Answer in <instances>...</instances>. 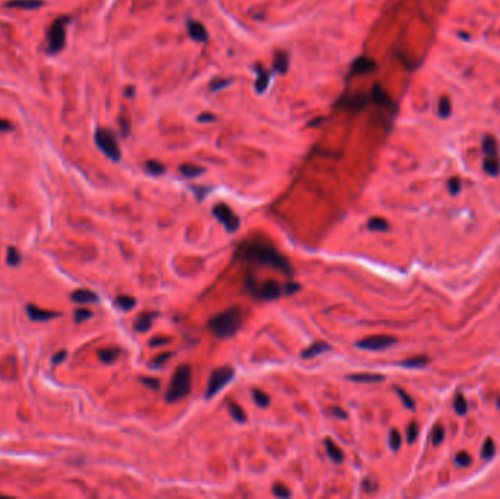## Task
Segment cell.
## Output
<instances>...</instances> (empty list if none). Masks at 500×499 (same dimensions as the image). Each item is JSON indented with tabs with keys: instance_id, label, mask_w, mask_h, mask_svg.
Listing matches in <instances>:
<instances>
[{
	"instance_id": "obj_1",
	"label": "cell",
	"mask_w": 500,
	"mask_h": 499,
	"mask_svg": "<svg viewBox=\"0 0 500 499\" xmlns=\"http://www.w3.org/2000/svg\"><path fill=\"white\" fill-rule=\"evenodd\" d=\"M243 256L246 259H253V261L260 262V264L270 265V267L280 269L286 274H292V269L290 267L288 261L270 245H265V243L248 245V248L243 250Z\"/></svg>"
},
{
	"instance_id": "obj_2",
	"label": "cell",
	"mask_w": 500,
	"mask_h": 499,
	"mask_svg": "<svg viewBox=\"0 0 500 499\" xmlns=\"http://www.w3.org/2000/svg\"><path fill=\"white\" fill-rule=\"evenodd\" d=\"M242 325V309L231 307L210 319L208 326L212 332L220 338L232 337Z\"/></svg>"
},
{
	"instance_id": "obj_3",
	"label": "cell",
	"mask_w": 500,
	"mask_h": 499,
	"mask_svg": "<svg viewBox=\"0 0 500 499\" xmlns=\"http://www.w3.org/2000/svg\"><path fill=\"white\" fill-rule=\"evenodd\" d=\"M190 385H192V367L189 365H180L176 369L172 378V382L166 394V400L168 403L178 401L180 398L189 394Z\"/></svg>"
},
{
	"instance_id": "obj_4",
	"label": "cell",
	"mask_w": 500,
	"mask_h": 499,
	"mask_svg": "<svg viewBox=\"0 0 500 499\" xmlns=\"http://www.w3.org/2000/svg\"><path fill=\"white\" fill-rule=\"evenodd\" d=\"M66 22L68 18H58L56 20L47 34V50L48 53H58L63 46H64V40H66Z\"/></svg>"
},
{
	"instance_id": "obj_5",
	"label": "cell",
	"mask_w": 500,
	"mask_h": 499,
	"mask_svg": "<svg viewBox=\"0 0 500 499\" xmlns=\"http://www.w3.org/2000/svg\"><path fill=\"white\" fill-rule=\"evenodd\" d=\"M96 142L98 145V148L106 154L108 158H112L113 161L120 160L122 153L116 139V135L108 131V129H98L96 132Z\"/></svg>"
},
{
	"instance_id": "obj_6",
	"label": "cell",
	"mask_w": 500,
	"mask_h": 499,
	"mask_svg": "<svg viewBox=\"0 0 500 499\" xmlns=\"http://www.w3.org/2000/svg\"><path fill=\"white\" fill-rule=\"evenodd\" d=\"M234 376V370L230 366H222L215 369L211 373L210 382H208V388H206V398H211L214 395H216L226 385L230 382Z\"/></svg>"
},
{
	"instance_id": "obj_7",
	"label": "cell",
	"mask_w": 500,
	"mask_h": 499,
	"mask_svg": "<svg viewBox=\"0 0 500 499\" xmlns=\"http://www.w3.org/2000/svg\"><path fill=\"white\" fill-rule=\"evenodd\" d=\"M214 215L218 218V221L221 224H224V227L227 229L228 231H236L238 227H240V220L238 217L234 214V211L231 210L228 205L226 204H218L214 207Z\"/></svg>"
},
{
	"instance_id": "obj_8",
	"label": "cell",
	"mask_w": 500,
	"mask_h": 499,
	"mask_svg": "<svg viewBox=\"0 0 500 499\" xmlns=\"http://www.w3.org/2000/svg\"><path fill=\"white\" fill-rule=\"evenodd\" d=\"M395 343H396V338L390 337V335H372V337H367L364 340L358 341L357 347L363 348V350L379 351V350H385V348L390 347Z\"/></svg>"
},
{
	"instance_id": "obj_9",
	"label": "cell",
	"mask_w": 500,
	"mask_h": 499,
	"mask_svg": "<svg viewBox=\"0 0 500 499\" xmlns=\"http://www.w3.org/2000/svg\"><path fill=\"white\" fill-rule=\"evenodd\" d=\"M281 286L276 283V281H274V280H270V281H266L265 284H262V287L259 288V297H262V299H265V300H274V299H276V297H280V294H281Z\"/></svg>"
},
{
	"instance_id": "obj_10",
	"label": "cell",
	"mask_w": 500,
	"mask_h": 499,
	"mask_svg": "<svg viewBox=\"0 0 500 499\" xmlns=\"http://www.w3.org/2000/svg\"><path fill=\"white\" fill-rule=\"evenodd\" d=\"M188 31H189L190 39L198 41V43H205L208 40V31H206V28L200 22H198V21H189L188 22Z\"/></svg>"
},
{
	"instance_id": "obj_11",
	"label": "cell",
	"mask_w": 500,
	"mask_h": 499,
	"mask_svg": "<svg viewBox=\"0 0 500 499\" xmlns=\"http://www.w3.org/2000/svg\"><path fill=\"white\" fill-rule=\"evenodd\" d=\"M374 69H376V63L368 58L356 59L354 63H352V66H351V72L357 74V75H360V74H368V72H372Z\"/></svg>"
},
{
	"instance_id": "obj_12",
	"label": "cell",
	"mask_w": 500,
	"mask_h": 499,
	"mask_svg": "<svg viewBox=\"0 0 500 499\" xmlns=\"http://www.w3.org/2000/svg\"><path fill=\"white\" fill-rule=\"evenodd\" d=\"M254 71H256V84H254V88H256V93L262 94L266 91L268 85H270V74L262 68V66H254Z\"/></svg>"
},
{
	"instance_id": "obj_13",
	"label": "cell",
	"mask_w": 500,
	"mask_h": 499,
	"mask_svg": "<svg viewBox=\"0 0 500 499\" xmlns=\"http://www.w3.org/2000/svg\"><path fill=\"white\" fill-rule=\"evenodd\" d=\"M482 169L484 172L493 177L500 174V158L499 155H486V160L482 161Z\"/></svg>"
},
{
	"instance_id": "obj_14",
	"label": "cell",
	"mask_w": 500,
	"mask_h": 499,
	"mask_svg": "<svg viewBox=\"0 0 500 499\" xmlns=\"http://www.w3.org/2000/svg\"><path fill=\"white\" fill-rule=\"evenodd\" d=\"M72 300L78 302V303H94L98 300V296L96 293H92L91 290L79 288V290L72 293Z\"/></svg>"
},
{
	"instance_id": "obj_15",
	"label": "cell",
	"mask_w": 500,
	"mask_h": 499,
	"mask_svg": "<svg viewBox=\"0 0 500 499\" xmlns=\"http://www.w3.org/2000/svg\"><path fill=\"white\" fill-rule=\"evenodd\" d=\"M28 315L34 321H48L52 318H56L58 313H56V312H48V310H42L40 307L30 305L28 306Z\"/></svg>"
},
{
	"instance_id": "obj_16",
	"label": "cell",
	"mask_w": 500,
	"mask_h": 499,
	"mask_svg": "<svg viewBox=\"0 0 500 499\" xmlns=\"http://www.w3.org/2000/svg\"><path fill=\"white\" fill-rule=\"evenodd\" d=\"M372 98L373 101L378 104V106H382V107H388V106H392V100L390 97L388 96L385 90L379 85H374L373 91H372Z\"/></svg>"
},
{
	"instance_id": "obj_17",
	"label": "cell",
	"mask_w": 500,
	"mask_h": 499,
	"mask_svg": "<svg viewBox=\"0 0 500 499\" xmlns=\"http://www.w3.org/2000/svg\"><path fill=\"white\" fill-rule=\"evenodd\" d=\"M288 55L286 52H276L274 56V69L278 74H286L288 71Z\"/></svg>"
},
{
	"instance_id": "obj_18",
	"label": "cell",
	"mask_w": 500,
	"mask_h": 499,
	"mask_svg": "<svg viewBox=\"0 0 500 499\" xmlns=\"http://www.w3.org/2000/svg\"><path fill=\"white\" fill-rule=\"evenodd\" d=\"M155 318V313H148L144 312L138 316V319L135 321V329L139 332H145L148 331L151 325H152V319Z\"/></svg>"
},
{
	"instance_id": "obj_19",
	"label": "cell",
	"mask_w": 500,
	"mask_h": 499,
	"mask_svg": "<svg viewBox=\"0 0 500 499\" xmlns=\"http://www.w3.org/2000/svg\"><path fill=\"white\" fill-rule=\"evenodd\" d=\"M482 151L486 155H499V145L494 136L492 135H486L482 139Z\"/></svg>"
},
{
	"instance_id": "obj_20",
	"label": "cell",
	"mask_w": 500,
	"mask_h": 499,
	"mask_svg": "<svg viewBox=\"0 0 500 499\" xmlns=\"http://www.w3.org/2000/svg\"><path fill=\"white\" fill-rule=\"evenodd\" d=\"M325 446H326V451L328 454H329V457L335 461V462H341V461L344 460V454H342V451L338 448V445L332 441V439H326V441H325Z\"/></svg>"
},
{
	"instance_id": "obj_21",
	"label": "cell",
	"mask_w": 500,
	"mask_h": 499,
	"mask_svg": "<svg viewBox=\"0 0 500 499\" xmlns=\"http://www.w3.org/2000/svg\"><path fill=\"white\" fill-rule=\"evenodd\" d=\"M326 350H329V346H328L326 343H316V344H312L310 347H308L302 353V356L304 359H312V357H314V356H318V354H320V353H324Z\"/></svg>"
},
{
	"instance_id": "obj_22",
	"label": "cell",
	"mask_w": 500,
	"mask_h": 499,
	"mask_svg": "<svg viewBox=\"0 0 500 499\" xmlns=\"http://www.w3.org/2000/svg\"><path fill=\"white\" fill-rule=\"evenodd\" d=\"M42 5V0H12L6 6L9 8H20V9H36Z\"/></svg>"
},
{
	"instance_id": "obj_23",
	"label": "cell",
	"mask_w": 500,
	"mask_h": 499,
	"mask_svg": "<svg viewBox=\"0 0 500 499\" xmlns=\"http://www.w3.org/2000/svg\"><path fill=\"white\" fill-rule=\"evenodd\" d=\"M118 354H120L118 348H104V350L98 351V356H100L101 362H104V363H113V362H116V359L118 357Z\"/></svg>"
},
{
	"instance_id": "obj_24",
	"label": "cell",
	"mask_w": 500,
	"mask_h": 499,
	"mask_svg": "<svg viewBox=\"0 0 500 499\" xmlns=\"http://www.w3.org/2000/svg\"><path fill=\"white\" fill-rule=\"evenodd\" d=\"M350 379L356 382H379L384 379V376L374 373H360V375H350Z\"/></svg>"
},
{
	"instance_id": "obj_25",
	"label": "cell",
	"mask_w": 500,
	"mask_h": 499,
	"mask_svg": "<svg viewBox=\"0 0 500 499\" xmlns=\"http://www.w3.org/2000/svg\"><path fill=\"white\" fill-rule=\"evenodd\" d=\"M366 103H367V98L363 94L352 96L351 98H348L346 101H344V104H346L348 109H363L366 106Z\"/></svg>"
},
{
	"instance_id": "obj_26",
	"label": "cell",
	"mask_w": 500,
	"mask_h": 499,
	"mask_svg": "<svg viewBox=\"0 0 500 499\" xmlns=\"http://www.w3.org/2000/svg\"><path fill=\"white\" fill-rule=\"evenodd\" d=\"M438 112H439V116L443 117V119H448L450 116V113H452V106H450V100L448 97H442L439 100Z\"/></svg>"
},
{
	"instance_id": "obj_27",
	"label": "cell",
	"mask_w": 500,
	"mask_h": 499,
	"mask_svg": "<svg viewBox=\"0 0 500 499\" xmlns=\"http://www.w3.org/2000/svg\"><path fill=\"white\" fill-rule=\"evenodd\" d=\"M204 172L205 170L202 167H198V166H193V164H184V166L180 167V173L183 174L184 177H196Z\"/></svg>"
},
{
	"instance_id": "obj_28",
	"label": "cell",
	"mask_w": 500,
	"mask_h": 499,
	"mask_svg": "<svg viewBox=\"0 0 500 499\" xmlns=\"http://www.w3.org/2000/svg\"><path fill=\"white\" fill-rule=\"evenodd\" d=\"M368 229L370 230H379V231H385V230H388V221L386 220H384V218H380V217H373V218H370V221H368Z\"/></svg>"
},
{
	"instance_id": "obj_29",
	"label": "cell",
	"mask_w": 500,
	"mask_h": 499,
	"mask_svg": "<svg viewBox=\"0 0 500 499\" xmlns=\"http://www.w3.org/2000/svg\"><path fill=\"white\" fill-rule=\"evenodd\" d=\"M116 305L118 307H122L123 310H130L136 305V300L134 297H130V296H118L116 299Z\"/></svg>"
},
{
	"instance_id": "obj_30",
	"label": "cell",
	"mask_w": 500,
	"mask_h": 499,
	"mask_svg": "<svg viewBox=\"0 0 500 499\" xmlns=\"http://www.w3.org/2000/svg\"><path fill=\"white\" fill-rule=\"evenodd\" d=\"M494 451H496V445H494V441L492 438H487L484 445H482V458L486 460H490L493 455H494Z\"/></svg>"
},
{
	"instance_id": "obj_31",
	"label": "cell",
	"mask_w": 500,
	"mask_h": 499,
	"mask_svg": "<svg viewBox=\"0 0 500 499\" xmlns=\"http://www.w3.org/2000/svg\"><path fill=\"white\" fill-rule=\"evenodd\" d=\"M454 407H455V411L458 413V414H465L466 413V410H468V405H466V400L464 398V395L462 394H456L455 395V400H454Z\"/></svg>"
},
{
	"instance_id": "obj_32",
	"label": "cell",
	"mask_w": 500,
	"mask_h": 499,
	"mask_svg": "<svg viewBox=\"0 0 500 499\" xmlns=\"http://www.w3.org/2000/svg\"><path fill=\"white\" fill-rule=\"evenodd\" d=\"M230 413L237 422H246V413L238 404L230 403Z\"/></svg>"
},
{
	"instance_id": "obj_33",
	"label": "cell",
	"mask_w": 500,
	"mask_h": 499,
	"mask_svg": "<svg viewBox=\"0 0 500 499\" xmlns=\"http://www.w3.org/2000/svg\"><path fill=\"white\" fill-rule=\"evenodd\" d=\"M145 166H146V170L151 174H154V176H160V174H162L166 172V167L161 163L155 161V160H150Z\"/></svg>"
},
{
	"instance_id": "obj_34",
	"label": "cell",
	"mask_w": 500,
	"mask_h": 499,
	"mask_svg": "<svg viewBox=\"0 0 500 499\" xmlns=\"http://www.w3.org/2000/svg\"><path fill=\"white\" fill-rule=\"evenodd\" d=\"M253 400L259 407H266L270 404V397L259 389H253Z\"/></svg>"
},
{
	"instance_id": "obj_35",
	"label": "cell",
	"mask_w": 500,
	"mask_h": 499,
	"mask_svg": "<svg viewBox=\"0 0 500 499\" xmlns=\"http://www.w3.org/2000/svg\"><path fill=\"white\" fill-rule=\"evenodd\" d=\"M428 363V357L426 356H422V357H414V359H408L402 362L401 365L402 366H408V367H422V366H426Z\"/></svg>"
},
{
	"instance_id": "obj_36",
	"label": "cell",
	"mask_w": 500,
	"mask_h": 499,
	"mask_svg": "<svg viewBox=\"0 0 500 499\" xmlns=\"http://www.w3.org/2000/svg\"><path fill=\"white\" fill-rule=\"evenodd\" d=\"M389 445L394 451L400 449V446H401V435L396 429H392L390 433H389Z\"/></svg>"
},
{
	"instance_id": "obj_37",
	"label": "cell",
	"mask_w": 500,
	"mask_h": 499,
	"mask_svg": "<svg viewBox=\"0 0 500 499\" xmlns=\"http://www.w3.org/2000/svg\"><path fill=\"white\" fill-rule=\"evenodd\" d=\"M443 438H444V429L442 426H436L432 432V442L434 445H439L443 441Z\"/></svg>"
},
{
	"instance_id": "obj_38",
	"label": "cell",
	"mask_w": 500,
	"mask_h": 499,
	"mask_svg": "<svg viewBox=\"0 0 500 499\" xmlns=\"http://www.w3.org/2000/svg\"><path fill=\"white\" fill-rule=\"evenodd\" d=\"M417 436H418V424L416 422H412L410 426H408V429H406V438H408V442H414L417 439Z\"/></svg>"
},
{
	"instance_id": "obj_39",
	"label": "cell",
	"mask_w": 500,
	"mask_h": 499,
	"mask_svg": "<svg viewBox=\"0 0 500 499\" xmlns=\"http://www.w3.org/2000/svg\"><path fill=\"white\" fill-rule=\"evenodd\" d=\"M448 188H449V192L452 193V195H456V193L461 191V180L458 177H452L448 182Z\"/></svg>"
},
{
	"instance_id": "obj_40",
	"label": "cell",
	"mask_w": 500,
	"mask_h": 499,
	"mask_svg": "<svg viewBox=\"0 0 500 499\" xmlns=\"http://www.w3.org/2000/svg\"><path fill=\"white\" fill-rule=\"evenodd\" d=\"M8 262L10 264V265H18L20 262V253H18V250L15 249V248H10L9 249V255H8Z\"/></svg>"
},
{
	"instance_id": "obj_41",
	"label": "cell",
	"mask_w": 500,
	"mask_h": 499,
	"mask_svg": "<svg viewBox=\"0 0 500 499\" xmlns=\"http://www.w3.org/2000/svg\"><path fill=\"white\" fill-rule=\"evenodd\" d=\"M395 391L400 394V397H401V400L404 401V404H405V407H408V408H414V401L411 400V397L405 392V391H402L401 388H395Z\"/></svg>"
},
{
	"instance_id": "obj_42",
	"label": "cell",
	"mask_w": 500,
	"mask_h": 499,
	"mask_svg": "<svg viewBox=\"0 0 500 499\" xmlns=\"http://www.w3.org/2000/svg\"><path fill=\"white\" fill-rule=\"evenodd\" d=\"M272 492H274V495L281 496V498H286V496H290V495H291L288 489H287L286 486H282V484H275V486L272 487Z\"/></svg>"
},
{
	"instance_id": "obj_43",
	"label": "cell",
	"mask_w": 500,
	"mask_h": 499,
	"mask_svg": "<svg viewBox=\"0 0 500 499\" xmlns=\"http://www.w3.org/2000/svg\"><path fill=\"white\" fill-rule=\"evenodd\" d=\"M455 461H456V464H460V465H468V464L471 462V457H470V454H466L465 451H461V452L455 457Z\"/></svg>"
},
{
	"instance_id": "obj_44",
	"label": "cell",
	"mask_w": 500,
	"mask_h": 499,
	"mask_svg": "<svg viewBox=\"0 0 500 499\" xmlns=\"http://www.w3.org/2000/svg\"><path fill=\"white\" fill-rule=\"evenodd\" d=\"M90 316H91V312L86 310V309H78L76 312H75V319H76V322H80V321H84V319H86V318H90Z\"/></svg>"
},
{
	"instance_id": "obj_45",
	"label": "cell",
	"mask_w": 500,
	"mask_h": 499,
	"mask_svg": "<svg viewBox=\"0 0 500 499\" xmlns=\"http://www.w3.org/2000/svg\"><path fill=\"white\" fill-rule=\"evenodd\" d=\"M170 343V338L167 337H156L154 340L150 341V346L151 347H158V346H164V344H168Z\"/></svg>"
},
{
	"instance_id": "obj_46",
	"label": "cell",
	"mask_w": 500,
	"mask_h": 499,
	"mask_svg": "<svg viewBox=\"0 0 500 499\" xmlns=\"http://www.w3.org/2000/svg\"><path fill=\"white\" fill-rule=\"evenodd\" d=\"M228 82H230V81H227V79H216V81H214L211 84V90L212 91H216V90H220V88H224V87L228 85Z\"/></svg>"
},
{
	"instance_id": "obj_47",
	"label": "cell",
	"mask_w": 500,
	"mask_h": 499,
	"mask_svg": "<svg viewBox=\"0 0 500 499\" xmlns=\"http://www.w3.org/2000/svg\"><path fill=\"white\" fill-rule=\"evenodd\" d=\"M172 356V353H162V354H160V356H156L154 359V362H152V365L154 366H161L162 363H166L167 362V359Z\"/></svg>"
},
{
	"instance_id": "obj_48",
	"label": "cell",
	"mask_w": 500,
	"mask_h": 499,
	"mask_svg": "<svg viewBox=\"0 0 500 499\" xmlns=\"http://www.w3.org/2000/svg\"><path fill=\"white\" fill-rule=\"evenodd\" d=\"M142 382L145 385H148V386H151V388H154V389H156V388L160 386V381H158V379H154V378H144Z\"/></svg>"
},
{
	"instance_id": "obj_49",
	"label": "cell",
	"mask_w": 500,
	"mask_h": 499,
	"mask_svg": "<svg viewBox=\"0 0 500 499\" xmlns=\"http://www.w3.org/2000/svg\"><path fill=\"white\" fill-rule=\"evenodd\" d=\"M216 120V117L214 115H211V113H204V115H200L199 116V122H215Z\"/></svg>"
},
{
	"instance_id": "obj_50",
	"label": "cell",
	"mask_w": 500,
	"mask_h": 499,
	"mask_svg": "<svg viewBox=\"0 0 500 499\" xmlns=\"http://www.w3.org/2000/svg\"><path fill=\"white\" fill-rule=\"evenodd\" d=\"M10 129H12V125H10L8 120L0 119V132H8V131H10Z\"/></svg>"
},
{
	"instance_id": "obj_51",
	"label": "cell",
	"mask_w": 500,
	"mask_h": 499,
	"mask_svg": "<svg viewBox=\"0 0 500 499\" xmlns=\"http://www.w3.org/2000/svg\"><path fill=\"white\" fill-rule=\"evenodd\" d=\"M284 290H286L287 294H291V293H294V291L298 290V284H296V283H287L286 287H284Z\"/></svg>"
},
{
	"instance_id": "obj_52",
	"label": "cell",
	"mask_w": 500,
	"mask_h": 499,
	"mask_svg": "<svg viewBox=\"0 0 500 499\" xmlns=\"http://www.w3.org/2000/svg\"><path fill=\"white\" fill-rule=\"evenodd\" d=\"M332 413H334L335 416H338L340 419H346V411H342V410H341V408H338V407L332 408Z\"/></svg>"
},
{
	"instance_id": "obj_53",
	"label": "cell",
	"mask_w": 500,
	"mask_h": 499,
	"mask_svg": "<svg viewBox=\"0 0 500 499\" xmlns=\"http://www.w3.org/2000/svg\"><path fill=\"white\" fill-rule=\"evenodd\" d=\"M499 407H500V401H499Z\"/></svg>"
}]
</instances>
